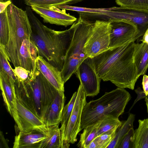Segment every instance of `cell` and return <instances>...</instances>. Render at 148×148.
<instances>
[{
  "label": "cell",
  "instance_id": "cell-1",
  "mask_svg": "<svg viewBox=\"0 0 148 148\" xmlns=\"http://www.w3.org/2000/svg\"><path fill=\"white\" fill-rule=\"evenodd\" d=\"M25 10L32 27L30 38L38 49V56L61 71L72 39L76 21L67 30L56 31L44 25L34 15L30 6H26Z\"/></svg>",
  "mask_w": 148,
  "mask_h": 148
},
{
  "label": "cell",
  "instance_id": "cell-2",
  "mask_svg": "<svg viewBox=\"0 0 148 148\" xmlns=\"http://www.w3.org/2000/svg\"><path fill=\"white\" fill-rule=\"evenodd\" d=\"M15 88L23 103L42 121L58 90L37 68L29 79H17Z\"/></svg>",
  "mask_w": 148,
  "mask_h": 148
},
{
  "label": "cell",
  "instance_id": "cell-3",
  "mask_svg": "<svg viewBox=\"0 0 148 148\" xmlns=\"http://www.w3.org/2000/svg\"><path fill=\"white\" fill-rule=\"evenodd\" d=\"M131 98L128 92L124 88L118 87L106 92L98 99L86 102L82 112L80 131L99 122L106 116L118 118L124 112Z\"/></svg>",
  "mask_w": 148,
  "mask_h": 148
},
{
  "label": "cell",
  "instance_id": "cell-4",
  "mask_svg": "<svg viewBox=\"0 0 148 148\" xmlns=\"http://www.w3.org/2000/svg\"><path fill=\"white\" fill-rule=\"evenodd\" d=\"M7 11L9 34L5 47L10 61L14 67L20 66V49L23 40L30 38L32 27L25 10L12 3L7 8Z\"/></svg>",
  "mask_w": 148,
  "mask_h": 148
},
{
  "label": "cell",
  "instance_id": "cell-5",
  "mask_svg": "<svg viewBox=\"0 0 148 148\" xmlns=\"http://www.w3.org/2000/svg\"><path fill=\"white\" fill-rule=\"evenodd\" d=\"M94 23L83 20L76 21L72 39L67 51L64 65L61 71L64 83L74 74L79 65L88 57L84 51L85 44L92 31Z\"/></svg>",
  "mask_w": 148,
  "mask_h": 148
},
{
  "label": "cell",
  "instance_id": "cell-6",
  "mask_svg": "<svg viewBox=\"0 0 148 148\" xmlns=\"http://www.w3.org/2000/svg\"><path fill=\"white\" fill-rule=\"evenodd\" d=\"M137 45L135 41L127 43L122 53L102 80L110 81L119 88L134 90L138 79L134 62Z\"/></svg>",
  "mask_w": 148,
  "mask_h": 148
},
{
  "label": "cell",
  "instance_id": "cell-7",
  "mask_svg": "<svg viewBox=\"0 0 148 148\" xmlns=\"http://www.w3.org/2000/svg\"><path fill=\"white\" fill-rule=\"evenodd\" d=\"M92 18L95 21L130 22L136 25L141 30L145 31L148 27V10L123 6L114 7L106 8L101 13H94Z\"/></svg>",
  "mask_w": 148,
  "mask_h": 148
},
{
  "label": "cell",
  "instance_id": "cell-8",
  "mask_svg": "<svg viewBox=\"0 0 148 148\" xmlns=\"http://www.w3.org/2000/svg\"><path fill=\"white\" fill-rule=\"evenodd\" d=\"M111 22L96 20L92 31L84 47V52L92 58L109 49L110 43Z\"/></svg>",
  "mask_w": 148,
  "mask_h": 148
},
{
  "label": "cell",
  "instance_id": "cell-9",
  "mask_svg": "<svg viewBox=\"0 0 148 148\" xmlns=\"http://www.w3.org/2000/svg\"><path fill=\"white\" fill-rule=\"evenodd\" d=\"M77 91V98L72 112L62 136V148L69 147L70 143L73 144L76 142L77 136L81 131L82 112L86 102V96L81 84Z\"/></svg>",
  "mask_w": 148,
  "mask_h": 148
},
{
  "label": "cell",
  "instance_id": "cell-10",
  "mask_svg": "<svg viewBox=\"0 0 148 148\" xmlns=\"http://www.w3.org/2000/svg\"><path fill=\"white\" fill-rule=\"evenodd\" d=\"M111 28L109 48L123 45L126 43L135 41L145 31L141 30L136 25L123 21H110Z\"/></svg>",
  "mask_w": 148,
  "mask_h": 148
},
{
  "label": "cell",
  "instance_id": "cell-11",
  "mask_svg": "<svg viewBox=\"0 0 148 148\" xmlns=\"http://www.w3.org/2000/svg\"><path fill=\"white\" fill-rule=\"evenodd\" d=\"M74 74L79 79L86 97H93L99 93L101 79L95 70L91 58H86Z\"/></svg>",
  "mask_w": 148,
  "mask_h": 148
},
{
  "label": "cell",
  "instance_id": "cell-12",
  "mask_svg": "<svg viewBox=\"0 0 148 148\" xmlns=\"http://www.w3.org/2000/svg\"><path fill=\"white\" fill-rule=\"evenodd\" d=\"M16 112L13 118L19 131L28 132L45 127L42 120L23 103L16 93Z\"/></svg>",
  "mask_w": 148,
  "mask_h": 148
},
{
  "label": "cell",
  "instance_id": "cell-13",
  "mask_svg": "<svg viewBox=\"0 0 148 148\" xmlns=\"http://www.w3.org/2000/svg\"><path fill=\"white\" fill-rule=\"evenodd\" d=\"M30 7L33 11L43 18L45 23L67 27L77 21L76 18L66 13L65 10H60L56 7L44 8L35 5Z\"/></svg>",
  "mask_w": 148,
  "mask_h": 148
},
{
  "label": "cell",
  "instance_id": "cell-14",
  "mask_svg": "<svg viewBox=\"0 0 148 148\" xmlns=\"http://www.w3.org/2000/svg\"><path fill=\"white\" fill-rule=\"evenodd\" d=\"M128 42L120 47L109 48L91 58L95 70L101 80L122 53Z\"/></svg>",
  "mask_w": 148,
  "mask_h": 148
},
{
  "label": "cell",
  "instance_id": "cell-15",
  "mask_svg": "<svg viewBox=\"0 0 148 148\" xmlns=\"http://www.w3.org/2000/svg\"><path fill=\"white\" fill-rule=\"evenodd\" d=\"M46 127L28 132H19L15 137L13 148H39L42 141L47 136Z\"/></svg>",
  "mask_w": 148,
  "mask_h": 148
},
{
  "label": "cell",
  "instance_id": "cell-16",
  "mask_svg": "<svg viewBox=\"0 0 148 148\" xmlns=\"http://www.w3.org/2000/svg\"><path fill=\"white\" fill-rule=\"evenodd\" d=\"M15 81L5 72L0 71V86L6 108L13 118L16 112Z\"/></svg>",
  "mask_w": 148,
  "mask_h": 148
},
{
  "label": "cell",
  "instance_id": "cell-17",
  "mask_svg": "<svg viewBox=\"0 0 148 148\" xmlns=\"http://www.w3.org/2000/svg\"><path fill=\"white\" fill-rule=\"evenodd\" d=\"M36 64L37 69L57 90L64 92V83L61 71L40 56H38Z\"/></svg>",
  "mask_w": 148,
  "mask_h": 148
},
{
  "label": "cell",
  "instance_id": "cell-18",
  "mask_svg": "<svg viewBox=\"0 0 148 148\" xmlns=\"http://www.w3.org/2000/svg\"><path fill=\"white\" fill-rule=\"evenodd\" d=\"M38 52L37 48L30 38L23 40L19 51L20 66L30 71L33 75L36 69V62Z\"/></svg>",
  "mask_w": 148,
  "mask_h": 148
},
{
  "label": "cell",
  "instance_id": "cell-19",
  "mask_svg": "<svg viewBox=\"0 0 148 148\" xmlns=\"http://www.w3.org/2000/svg\"><path fill=\"white\" fill-rule=\"evenodd\" d=\"M65 100L64 92L58 91L42 121L45 126H49L60 123Z\"/></svg>",
  "mask_w": 148,
  "mask_h": 148
},
{
  "label": "cell",
  "instance_id": "cell-20",
  "mask_svg": "<svg viewBox=\"0 0 148 148\" xmlns=\"http://www.w3.org/2000/svg\"><path fill=\"white\" fill-rule=\"evenodd\" d=\"M134 62L138 79L140 76L145 75L148 68V45L147 43H137Z\"/></svg>",
  "mask_w": 148,
  "mask_h": 148
},
{
  "label": "cell",
  "instance_id": "cell-21",
  "mask_svg": "<svg viewBox=\"0 0 148 148\" xmlns=\"http://www.w3.org/2000/svg\"><path fill=\"white\" fill-rule=\"evenodd\" d=\"M59 124L46 126L47 136L42 141L39 148H62Z\"/></svg>",
  "mask_w": 148,
  "mask_h": 148
},
{
  "label": "cell",
  "instance_id": "cell-22",
  "mask_svg": "<svg viewBox=\"0 0 148 148\" xmlns=\"http://www.w3.org/2000/svg\"><path fill=\"white\" fill-rule=\"evenodd\" d=\"M138 128L135 130L133 148H148V118L138 121Z\"/></svg>",
  "mask_w": 148,
  "mask_h": 148
},
{
  "label": "cell",
  "instance_id": "cell-23",
  "mask_svg": "<svg viewBox=\"0 0 148 148\" xmlns=\"http://www.w3.org/2000/svg\"><path fill=\"white\" fill-rule=\"evenodd\" d=\"M135 119V115L132 113L129 114L127 119L122 121L121 125L116 130L113 139L107 148H117L121 139L130 129L133 127Z\"/></svg>",
  "mask_w": 148,
  "mask_h": 148
},
{
  "label": "cell",
  "instance_id": "cell-24",
  "mask_svg": "<svg viewBox=\"0 0 148 148\" xmlns=\"http://www.w3.org/2000/svg\"><path fill=\"white\" fill-rule=\"evenodd\" d=\"M99 121L88 125L83 129L81 134L80 140L77 145L80 148H88L89 145L93 140L97 136V133Z\"/></svg>",
  "mask_w": 148,
  "mask_h": 148
},
{
  "label": "cell",
  "instance_id": "cell-25",
  "mask_svg": "<svg viewBox=\"0 0 148 148\" xmlns=\"http://www.w3.org/2000/svg\"><path fill=\"white\" fill-rule=\"evenodd\" d=\"M83 0H24L27 6L35 5L44 8L56 7L62 5L71 4Z\"/></svg>",
  "mask_w": 148,
  "mask_h": 148
},
{
  "label": "cell",
  "instance_id": "cell-26",
  "mask_svg": "<svg viewBox=\"0 0 148 148\" xmlns=\"http://www.w3.org/2000/svg\"><path fill=\"white\" fill-rule=\"evenodd\" d=\"M97 136L108 131L117 129L122 124V121L118 118L111 116H107L104 117L99 121Z\"/></svg>",
  "mask_w": 148,
  "mask_h": 148
},
{
  "label": "cell",
  "instance_id": "cell-27",
  "mask_svg": "<svg viewBox=\"0 0 148 148\" xmlns=\"http://www.w3.org/2000/svg\"><path fill=\"white\" fill-rule=\"evenodd\" d=\"M9 61H10V59L5 45L0 44V71H3L6 73L15 82L17 77Z\"/></svg>",
  "mask_w": 148,
  "mask_h": 148
},
{
  "label": "cell",
  "instance_id": "cell-28",
  "mask_svg": "<svg viewBox=\"0 0 148 148\" xmlns=\"http://www.w3.org/2000/svg\"><path fill=\"white\" fill-rule=\"evenodd\" d=\"M77 95V91L74 93L70 101L64 106L63 108L62 114V120L61 122V125L60 128L61 137L62 134L68 124L75 105Z\"/></svg>",
  "mask_w": 148,
  "mask_h": 148
},
{
  "label": "cell",
  "instance_id": "cell-29",
  "mask_svg": "<svg viewBox=\"0 0 148 148\" xmlns=\"http://www.w3.org/2000/svg\"><path fill=\"white\" fill-rule=\"evenodd\" d=\"M9 30L7 8L0 13V44L5 45L9 38Z\"/></svg>",
  "mask_w": 148,
  "mask_h": 148
},
{
  "label": "cell",
  "instance_id": "cell-30",
  "mask_svg": "<svg viewBox=\"0 0 148 148\" xmlns=\"http://www.w3.org/2000/svg\"><path fill=\"white\" fill-rule=\"evenodd\" d=\"M120 6L148 10V0H115Z\"/></svg>",
  "mask_w": 148,
  "mask_h": 148
},
{
  "label": "cell",
  "instance_id": "cell-31",
  "mask_svg": "<svg viewBox=\"0 0 148 148\" xmlns=\"http://www.w3.org/2000/svg\"><path fill=\"white\" fill-rule=\"evenodd\" d=\"M117 129L105 132L95 137L98 142L99 148H107L113 139Z\"/></svg>",
  "mask_w": 148,
  "mask_h": 148
},
{
  "label": "cell",
  "instance_id": "cell-32",
  "mask_svg": "<svg viewBox=\"0 0 148 148\" xmlns=\"http://www.w3.org/2000/svg\"><path fill=\"white\" fill-rule=\"evenodd\" d=\"M135 130L131 127L120 140L117 148H133Z\"/></svg>",
  "mask_w": 148,
  "mask_h": 148
},
{
  "label": "cell",
  "instance_id": "cell-33",
  "mask_svg": "<svg viewBox=\"0 0 148 148\" xmlns=\"http://www.w3.org/2000/svg\"><path fill=\"white\" fill-rule=\"evenodd\" d=\"M14 67L13 69L14 72L17 79H19L26 81L30 79L33 75L32 72L22 66Z\"/></svg>",
  "mask_w": 148,
  "mask_h": 148
},
{
  "label": "cell",
  "instance_id": "cell-34",
  "mask_svg": "<svg viewBox=\"0 0 148 148\" xmlns=\"http://www.w3.org/2000/svg\"><path fill=\"white\" fill-rule=\"evenodd\" d=\"M135 92L137 94V97L134 101L131 107L129 110V111H130L133 108L135 103L138 101L142 99L145 98L147 96L143 90L141 89L140 87L134 90Z\"/></svg>",
  "mask_w": 148,
  "mask_h": 148
},
{
  "label": "cell",
  "instance_id": "cell-35",
  "mask_svg": "<svg viewBox=\"0 0 148 148\" xmlns=\"http://www.w3.org/2000/svg\"><path fill=\"white\" fill-rule=\"evenodd\" d=\"M12 3L11 0L0 1V13L3 12L7 8L8 6Z\"/></svg>",
  "mask_w": 148,
  "mask_h": 148
},
{
  "label": "cell",
  "instance_id": "cell-36",
  "mask_svg": "<svg viewBox=\"0 0 148 148\" xmlns=\"http://www.w3.org/2000/svg\"><path fill=\"white\" fill-rule=\"evenodd\" d=\"M142 85L143 90L146 95H148V76L144 75L142 81Z\"/></svg>",
  "mask_w": 148,
  "mask_h": 148
},
{
  "label": "cell",
  "instance_id": "cell-37",
  "mask_svg": "<svg viewBox=\"0 0 148 148\" xmlns=\"http://www.w3.org/2000/svg\"><path fill=\"white\" fill-rule=\"evenodd\" d=\"M0 148H9L7 142L5 139L3 132H0Z\"/></svg>",
  "mask_w": 148,
  "mask_h": 148
},
{
  "label": "cell",
  "instance_id": "cell-38",
  "mask_svg": "<svg viewBox=\"0 0 148 148\" xmlns=\"http://www.w3.org/2000/svg\"><path fill=\"white\" fill-rule=\"evenodd\" d=\"M88 148H99L98 142L96 138L90 143Z\"/></svg>",
  "mask_w": 148,
  "mask_h": 148
},
{
  "label": "cell",
  "instance_id": "cell-39",
  "mask_svg": "<svg viewBox=\"0 0 148 148\" xmlns=\"http://www.w3.org/2000/svg\"><path fill=\"white\" fill-rule=\"evenodd\" d=\"M143 36L142 38L140 41L146 43L148 45V27Z\"/></svg>",
  "mask_w": 148,
  "mask_h": 148
},
{
  "label": "cell",
  "instance_id": "cell-40",
  "mask_svg": "<svg viewBox=\"0 0 148 148\" xmlns=\"http://www.w3.org/2000/svg\"><path fill=\"white\" fill-rule=\"evenodd\" d=\"M145 99V101H146V105L147 107V112L148 113V95H147Z\"/></svg>",
  "mask_w": 148,
  "mask_h": 148
}]
</instances>
